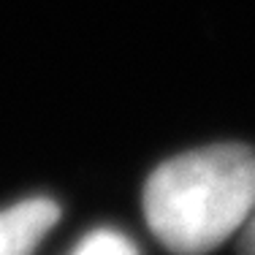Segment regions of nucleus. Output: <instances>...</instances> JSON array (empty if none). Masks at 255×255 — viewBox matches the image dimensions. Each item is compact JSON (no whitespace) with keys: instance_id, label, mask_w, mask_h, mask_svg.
<instances>
[{"instance_id":"f257e3e1","label":"nucleus","mask_w":255,"mask_h":255,"mask_svg":"<svg viewBox=\"0 0 255 255\" xmlns=\"http://www.w3.org/2000/svg\"><path fill=\"white\" fill-rule=\"evenodd\" d=\"M255 212V149L215 144L157 166L144 187V217L177 255H206Z\"/></svg>"},{"instance_id":"f03ea898","label":"nucleus","mask_w":255,"mask_h":255,"mask_svg":"<svg viewBox=\"0 0 255 255\" xmlns=\"http://www.w3.org/2000/svg\"><path fill=\"white\" fill-rule=\"evenodd\" d=\"M60 209L49 198H27L0 212V255H33L57 223Z\"/></svg>"},{"instance_id":"7ed1b4c3","label":"nucleus","mask_w":255,"mask_h":255,"mask_svg":"<svg viewBox=\"0 0 255 255\" xmlns=\"http://www.w3.org/2000/svg\"><path fill=\"white\" fill-rule=\"evenodd\" d=\"M71 255H141V253L125 234H120L114 228H101L84 236Z\"/></svg>"},{"instance_id":"20e7f679","label":"nucleus","mask_w":255,"mask_h":255,"mask_svg":"<svg viewBox=\"0 0 255 255\" xmlns=\"http://www.w3.org/2000/svg\"><path fill=\"white\" fill-rule=\"evenodd\" d=\"M242 255H255V212L247 220V226L242 228V245H239Z\"/></svg>"}]
</instances>
